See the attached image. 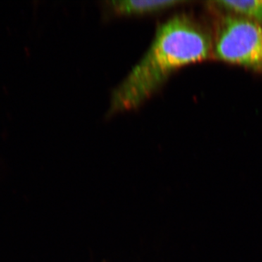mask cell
I'll return each mask as SVG.
<instances>
[{
	"instance_id": "obj_1",
	"label": "cell",
	"mask_w": 262,
	"mask_h": 262,
	"mask_svg": "<svg viewBox=\"0 0 262 262\" xmlns=\"http://www.w3.org/2000/svg\"><path fill=\"white\" fill-rule=\"evenodd\" d=\"M211 48L209 36L187 15L168 19L157 29L144 56L114 91L108 114L139 107L175 71L208 58Z\"/></svg>"
},
{
	"instance_id": "obj_2",
	"label": "cell",
	"mask_w": 262,
	"mask_h": 262,
	"mask_svg": "<svg viewBox=\"0 0 262 262\" xmlns=\"http://www.w3.org/2000/svg\"><path fill=\"white\" fill-rule=\"evenodd\" d=\"M215 54L222 61L262 71L261 24L243 17H226L215 41Z\"/></svg>"
},
{
	"instance_id": "obj_3",
	"label": "cell",
	"mask_w": 262,
	"mask_h": 262,
	"mask_svg": "<svg viewBox=\"0 0 262 262\" xmlns=\"http://www.w3.org/2000/svg\"><path fill=\"white\" fill-rule=\"evenodd\" d=\"M184 3L177 0H122L110 1L107 6L115 14L122 16H142L161 13Z\"/></svg>"
},
{
	"instance_id": "obj_4",
	"label": "cell",
	"mask_w": 262,
	"mask_h": 262,
	"mask_svg": "<svg viewBox=\"0 0 262 262\" xmlns=\"http://www.w3.org/2000/svg\"><path fill=\"white\" fill-rule=\"evenodd\" d=\"M218 6L244 15L245 18L262 22V0L256 1H219Z\"/></svg>"
}]
</instances>
